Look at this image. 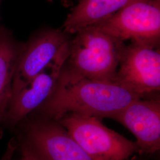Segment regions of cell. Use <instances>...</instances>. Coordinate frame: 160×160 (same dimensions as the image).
Here are the masks:
<instances>
[{
  "mask_svg": "<svg viewBox=\"0 0 160 160\" xmlns=\"http://www.w3.org/2000/svg\"><path fill=\"white\" fill-rule=\"evenodd\" d=\"M0 22H1V19H0Z\"/></svg>",
  "mask_w": 160,
  "mask_h": 160,
  "instance_id": "2e32d148",
  "label": "cell"
},
{
  "mask_svg": "<svg viewBox=\"0 0 160 160\" xmlns=\"http://www.w3.org/2000/svg\"><path fill=\"white\" fill-rule=\"evenodd\" d=\"M16 138L20 151V157L18 160H40L28 143L22 138L17 136Z\"/></svg>",
  "mask_w": 160,
  "mask_h": 160,
  "instance_id": "7c38bea8",
  "label": "cell"
},
{
  "mask_svg": "<svg viewBox=\"0 0 160 160\" xmlns=\"http://www.w3.org/2000/svg\"><path fill=\"white\" fill-rule=\"evenodd\" d=\"M67 42L49 63L10 98L6 111L4 129L14 130L50 96L69 55Z\"/></svg>",
  "mask_w": 160,
  "mask_h": 160,
  "instance_id": "52a82bcc",
  "label": "cell"
},
{
  "mask_svg": "<svg viewBox=\"0 0 160 160\" xmlns=\"http://www.w3.org/2000/svg\"><path fill=\"white\" fill-rule=\"evenodd\" d=\"M111 119L119 122L135 136L138 152L149 154L160 150V98L135 100Z\"/></svg>",
  "mask_w": 160,
  "mask_h": 160,
  "instance_id": "9c48e42d",
  "label": "cell"
},
{
  "mask_svg": "<svg viewBox=\"0 0 160 160\" xmlns=\"http://www.w3.org/2000/svg\"><path fill=\"white\" fill-rule=\"evenodd\" d=\"M160 46L131 41L125 45L116 82L144 98L160 90Z\"/></svg>",
  "mask_w": 160,
  "mask_h": 160,
  "instance_id": "8992f818",
  "label": "cell"
},
{
  "mask_svg": "<svg viewBox=\"0 0 160 160\" xmlns=\"http://www.w3.org/2000/svg\"><path fill=\"white\" fill-rule=\"evenodd\" d=\"M1 2H2V0H0V7H1ZM1 19V18H0Z\"/></svg>",
  "mask_w": 160,
  "mask_h": 160,
  "instance_id": "9a60e30c",
  "label": "cell"
},
{
  "mask_svg": "<svg viewBox=\"0 0 160 160\" xmlns=\"http://www.w3.org/2000/svg\"><path fill=\"white\" fill-rule=\"evenodd\" d=\"M16 129L40 160H92L57 120L30 114Z\"/></svg>",
  "mask_w": 160,
  "mask_h": 160,
  "instance_id": "277c9868",
  "label": "cell"
},
{
  "mask_svg": "<svg viewBox=\"0 0 160 160\" xmlns=\"http://www.w3.org/2000/svg\"><path fill=\"white\" fill-rule=\"evenodd\" d=\"M48 2H53V0H47Z\"/></svg>",
  "mask_w": 160,
  "mask_h": 160,
  "instance_id": "5bb4252c",
  "label": "cell"
},
{
  "mask_svg": "<svg viewBox=\"0 0 160 160\" xmlns=\"http://www.w3.org/2000/svg\"><path fill=\"white\" fill-rule=\"evenodd\" d=\"M94 26L122 42L160 46V0H135Z\"/></svg>",
  "mask_w": 160,
  "mask_h": 160,
  "instance_id": "5b68a950",
  "label": "cell"
},
{
  "mask_svg": "<svg viewBox=\"0 0 160 160\" xmlns=\"http://www.w3.org/2000/svg\"><path fill=\"white\" fill-rule=\"evenodd\" d=\"M124 42L103 32L96 26L76 33L69 43V68L92 80L116 82L117 68Z\"/></svg>",
  "mask_w": 160,
  "mask_h": 160,
  "instance_id": "7a4b0ae2",
  "label": "cell"
},
{
  "mask_svg": "<svg viewBox=\"0 0 160 160\" xmlns=\"http://www.w3.org/2000/svg\"><path fill=\"white\" fill-rule=\"evenodd\" d=\"M135 0H80L63 24L67 34H74L86 27L104 20Z\"/></svg>",
  "mask_w": 160,
  "mask_h": 160,
  "instance_id": "8fae6325",
  "label": "cell"
},
{
  "mask_svg": "<svg viewBox=\"0 0 160 160\" xmlns=\"http://www.w3.org/2000/svg\"><path fill=\"white\" fill-rule=\"evenodd\" d=\"M92 160H125L138 152L132 141L93 116L69 113L57 120Z\"/></svg>",
  "mask_w": 160,
  "mask_h": 160,
  "instance_id": "3957f363",
  "label": "cell"
},
{
  "mask_svg": "<svg viewBox=\"0 0 160 160\" xmlns=\"http://www.w3.org/2000/svg\"><path fill=\"white\" fill-rule=\"evenodd\" d=\"M68 34L61 29L45 28L34 33L24 43L13 77L11 97L26 86L55 57L69 40Z\"/></svg>",
  "mask_w": 160,
  "mask_h": 160,
  "instance_id": "ba28073f",
  "label": "cell"
},
{
  "mask_svg": "<svg viewBox=\"0 0 160 160\" xmlns=\"http://www.w3.org/2000/svg\"><path fill=\"white\" fill-rule=\"evenodd\" d=\"M141 98L116 82L85 77L65 63L50 96L30 114L55 120L69 113L112 118L129 103Z\"/></svg>",
  "mask_w": 160,
  "mask_h": 160,
  "instance_id": "6da1fadb",
  "label": "cell"
},
{
  "mask_svg": "<svg viewBox=\"0 0 160 160\" xmlns=\"http://www.w3.org/2000/svg\"><path fill=\"white\" fill-rule=\"evenodd\" d=\"M14 154L12 150L7 149L0 160H13Z\"/></svg>",
  "mask_w": 160,
  "mask_h": 160,
  "instance_id": "4fadbf2b",
  "label": "cell"
},
{
  "mask_svg": "<svg viewBox=\"0 0 160 160\" xmlns=\"http://www.w3.org/2000/svg\"><path fill=\"white\" fill-rule=\"evenodd\" d=\"M24 43L17 40L10 29L0 23V139L4 120L12 94V84Z\"/></svg>",
  "mask_w": 160,
  "mask_h": 160,
  "instance_id": "30bf717a",
  "label": "cell"
}]
</instances>
